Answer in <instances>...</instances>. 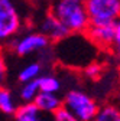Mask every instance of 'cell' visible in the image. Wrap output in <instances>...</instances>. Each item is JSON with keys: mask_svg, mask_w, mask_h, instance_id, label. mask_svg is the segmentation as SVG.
<instances>
[{"mask_svg": "<svg viewBox=\"0 0 120 121\" xmlns=\"http://www.w3.org/2000/svg\"><path fill=\"white\" fill-rule=\"evenodd\" d=\"M16 97L6 86H0V112L5 115H14L19 108Z\"/></svg>", "mask_w": 120, "mask_h": 121, "instance_id": "30bf717a", "label": "cell"}, {"mask_svg": "<svg viewBox=\"0 0 120 121\" xmlns=\"http://www.w3.org/2000/svg\"><path fill=\"white\" fill-rule=\"evenodd\" d=\"M20 27L22 16L14 0H0V43L16 38Z\"/></svg>", "mask_w": 120, "mask_h": 121, "instance_id": "277c9868", "label": "cell"}, {"mask_svg": "<svg viewBox=\"0 0 120 121\" xmlns=\"http://www.w3.org/2000/svg\"><path fill=\"white\" fill-rule=\"evenodd\" d=\"M114 36H116V43H120V19L114 22Z\"/></svg>", "mask_w": 120, "mask_h": 121, "instance_id": "ac0fdd59", "label": "cell"}, {"mask_svg": "<svg viewBox=\"0 0 120 121\" xmlns=\"http://www.w3.org/2000/svg\"><path fill=\"white\" fill-rule=\"evenodd\" d=\"M39 32L45 35L49 40L54 42H62L68 36H71V32L59 22L52 13L46 14L39 23Z\"/></svg>", "mask_w": 120, "mask_h": 121, "instance_id": "52a82bcc", "label": "cell"}, {"mask_svg": "<svg viewBox=\"0 0 120 121\" xmlns=\"http://www.w3.org/2000/svg\"><path fill=\"white\" fill-rule=\"evenodd\" d=\"M87 39L94 46L100 48H110L114 46L116 36H114V26L113 25H90L85 30Z\"/></svg>", "mask_w": 120, "mask_h": 121, "instance_id": "8992f818", "label": "cell"}, {"mask_svg": "<svg viewBox=\"0 0 120 121\" xmlns=\"http://www.w3.org/2000/svg\"><path fill=\"white\" fill-rule=\"evenodd\" d=\"M6 78H7V66H6L5 59L0 56V86H5Z\"/></svg>", "mask_w": 120, "mask_h": 121, "instance_id": "e0dca14e", "label": "cell"}, {"mask_svg": "<svg viewBox=\"0 0 120 121\" xmlns=\"http://www.w3.org/2000/svg\"><path fill=\"white\" fill-rule=\"evenodd\" d=\"M52 121H78L75 117H74L67 108H61V110H58L54 115H52Z\"/></svg>", "mask_w": 120, "mask_h": 121, "instance_id": "2e32d148", "label": "cell"}, {"mask_svg": "<svg viewBox=\"0 0 120 121\" xmlns=\"http://www.w3.org/2000/svg\"><path fill=\"white\" fill-rule=\"evenodd\" d=\"M49 42L51 40L45 35H42L39 30L38 32H28L12 42V49L19 56H28L49 49Z\"/></svg>", "mask_w": 120, "mask_h": 121, "instance_id": "5b68a950", "label": "cell"}, {"mask_svg": "<svg viewBox=\"0 0 120 121\" xmlns=\"http://www.w3.org/2000/svg\"><path fill=\"white\" fill-rule=\"evenodd\" d=\"M33 104L46 115H54L58 110H61L64 107L62 97H59L58 94H49V92H39Z\"/></svg>", "mask_w": 120, "mask_h": 121, "instance_id": "ba28073f", "label": "cell"}, {"mask_svg": "<svg viewBox=\"0 0 120 121\" xmlns=\"http://www.w3.org/2000/svg\"><path fill=\"white\" fill-rule=\"evenodd\" d=\"M13 117L14 121H52V115L43 114L33 102L20 104Z\"/></svg>", "mask_w": 120, "mask_h": 121, "instance_id": "9c48e42d", "label": "cell"}, {"mask_svg": "<svg viewBox=\"0 0 120 121\" xmlns=\"http://www.w3.org/2000/svg\"><path fill=\"white\" fill-rule=\"evenodd\" d=\"M42 69H43L42 62H38V60H36V62H31V64L25 65V66L19 71L18 79H19V82H22V84L31 82V81H36L41 75H42Z\"/></svg>", "mask_w": 120, "mask_h": 121, "instance_id": "7c38bea8", "label": "cell"}, {"mask_svg": "<svg viewBox=\"0 0 120 121\" xmlns=\"http://www.w3.org/2000/svg\"><path fill=\"white\" fill-rule=\"evenodd\" d=\"M39 92H41V89H39L38 81H31V82L22 84L18 97L22 101V104H29V102H35Z\"/></svg>", "mask_w": 120, "mask_h": 121, "instance_id": "4fadbf2b", "label": "cell"}, {"mask_svg": "<svg viewBox=\"0 0 120 121\" xmlns=\"http://www.w3.org/2000/svg\"><path fill=\"white\" fill-rule=\"evenodd\" d=\"M93 121H120V110L114 102H106L100 105L98 114Z\"/></svg>", "mask_w": 120, "mask_h": 121, "instance_id": "5bb4252c", "label": "cell"}, {"mask_svg": "<svg viewBox=\"0 0 120 121\" xmlns=\"http://www.w3.org/2000/svg\"><path fill=\"white\" fill-rule=\"evenodd\" d=\"M114 104H116V107L120 110V89L116 92V97H114Z\"/></svg>", "mask_w": 120, "mask_h": 121, "instance_id": "ffe728a7", "label": "cell"}, {"mask_svg": "<svg viewBox=\"0 0 120 121\" xmlns=\"http://www.w3.org/2000/svg\"><path fill=\"white\" fill-rule=\"evenodd\" d=\"M90 25H114L120 19V0H85Z\"/></svg>", "mask_w": 120, "mask_h": 121, "instance_id": "3957f363", "label": "cell"}, {"mask_svg": "<svg viewBox=\"0 0 120 121\" xmlns=\"http://www.w3.org/2000/svg\"><path fill=\"white\" fill-rule=\"evenodd\" d=\"M62 101L64 108H67L78 121H93L100 110L97 99L80 88L68 89L62 97Z\"/></svg>", "mask_w": 120, "mask_h": 121, "instance_id": "7a4b0ae2", "label": "cell"}, {"mask_svg": "<svg viewBox=\"0 0 120 121\" xmlns=\"http://www.w3.org/2000/svg\"><path fill=\"white\" fill-rule=\"evenodd\" d=\"M113 55H114L116 60L120 62V43H114V46H113Z\"/></svg>", "mask_w": 120, "mask_h": 121, "instance_id": "d6986e66", "label": "cell"}, {"mask_svg": "<svg viewBox=\"0 0 120 121\" xmlns=\"http://www.w3.org/2000/svg\"><path fill=\"white\" fill-rule=\"evenodd\" d=\"M101 73H103V66L97 62H91V64H88L85 68H84V75L88 78V79H98L101 77Z\"/></svg>", "mask_w": 120, "mask_h": 121, "instance_id": "9a60e30c", "label": "cell"}, {"mask_svg": "<svg viewBox=\"0 0 120 121\" xmlns=\"http://www.w3.org/2000/svg\"><path fill=\"white\" fill-rule=\"evenodd\" d=\"M41 92H49V94H58L62 88V82L56 75L54 73H42L36 79Z\"/></svg>", "mask_w": 120, "mask_h": 121, "instance_id": "8fae6325", "label": "cell"}, {"mask_svg": "<svg viewBox=\"0 0 120 121\" xmlns=\"http://www.w3.org/2000/svg\"><path fill=\"white\" fill-rule=\"evenodd\" d=\"M51 13L71 33H83L90 26L85 0H55Z\"/></svg>", "mask_w": 120, "mask_h": 121, "instance_id": "6da1fadb", "label": "cell"}]
</instances>
